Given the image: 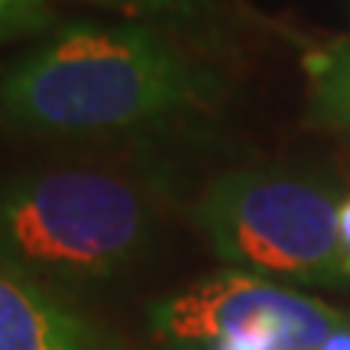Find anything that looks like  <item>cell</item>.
<instances>
[{
	"instance_id": "6da1fadb",
	"label": "cell",
	"mask_w": 350,
	"mask_h": 350,
	"mask_svg": "<svg viewBox=\"0 0 350 350\" xmlns=\"http://www.w3.org/2000/svg\"><path fill=\"white\" fill-rule=\"evenodd\" d=\"M217 78L146 23L75 20L0 81L3 120L39 137H117L208 104Z\"/></svg>"
},
{
	"instance_id": "7a4b0ae2",
	"label": "cell",
	"mask_w": 350,
	"mask_h": 350,
	"mask_svg": "<svg viewBox=\"0 0 350 350\" xmlns=\"http://www.w3.org/2000/svg\"><path fill=\"white\" fill-rule=\"evenodd\" d=\"M156 204L143 182L98 165L0 182V260L42 282H100L146 250Z\"/></svg>"
},
{
	"instance_id": "3957f363",
	"label": "cell",
	"mask_w": 350,
	"mask_h": 350,
	"mask_svg": "<svg viewBox=\"0 0 350 350\" xmlns=\"http://www.w3.org/2000/svg\"><path fill=\"white\" fill-rule=\"evenodd\" d=\"M340 195L331 182L282 169H240L208 185L195 208L211 250L256 275L308 286L344 282Z\"/></svg>"
},
{
	"instance_id": "277c9868",
	"label": "cell",
	"mask_w": 350,
	"mask_h": 350,
	"mask_svg": "<svg viewBox=\"0 0 350 350\" xmlns=\"http://www.w3.org/2000/svg\"><path fill=\"white\" fill-rule=\"evenodd\" d=\"M350 318L256 273L201 279L152 312L175 347L191 350H318Z\"/></svg>"
},
{
	"instance_id": "5b68a950",
	"label": "cell",
	"mask_w": 350,
	"mask_h": 350,
	"mask_svg": "<svg viewBox=\"0 0 350 350\" xmlns=\"http://www.w3.org/2000/svg\"><path fill=\"white\" fill-rule=\"evenodd\" d=\"M0 350H98L94 338L36 279L0 260Z\"/></svg>"
},
{
	"instance_id": "8992f818",
	"label": "cell",
	"mask_w": 350,
	"mask_h": 350,
	"mask_svg": "<svg viewBox=\"0 0 350 350\" xmlns=\"http://www.w3.org/2000/svg\"><path fill=\"white\" fill-rule=\"evenodd\" d=\"M305 78L312 117L350 137V39L308 52Z\"/></svg>"
},
{
	"instance_id": "52a82bcc",
	"label": "cell",
	"mask_w": 350,
	"mask_h": 350,
	"mask_svg": "<svg viewBox=\"0 0 350 350\" xmlns=\"http://www.w3.org/2000/svg\"><path fill=\"white\" fill-rule=\"evenodd\" d=\"M52 0H0V42L42 33L52 20Z\"/></svg>"
},
{
	"instance_id": "ba28073f",
	"label": "cell",
	"mask_w": 350,
	"mask_h": 350,
	"mask_svg": "<svg viewBox=\"0 0 350 350\" xmlns=\"http://www.w3.org/2000/svg\"><path fill=\"white\" fill-rule=\"evenodd\" d=\"M100 7H120V10H139V13H172L178 0H88Z\"/></svg>"
},
{
	"instance_id": "9c48e42d",
	"label": "cell",
	"mask_w": 350,
	"mask_h": 350,
	"mask_svg": "<svg viewBox=\"0 0 350 350\" xmlns=\"http://www.w3.org/2000/svg\"><path fill=\"white\" fill-rule=\"evenodd\" d=\"M338 250H340V269H344V279H350V195L340 201V214H338Z\"/></svg>"
},
{
	"instance_id": "30bf717a",
	"label": "cell",
	"mask_w": 350,
	"mask_h": 350,
	"mask_svg": "<svg viewBox=\"0 0 350 350\" xmlns=\"http://www.w3.org/2000/svg\"><path fill=\"white\" fill-rule=\"evenodd\" d=\"M318 350H350V321L344 327H338V331H334V334H331Z\"/></svg>"
}]
</instances>
